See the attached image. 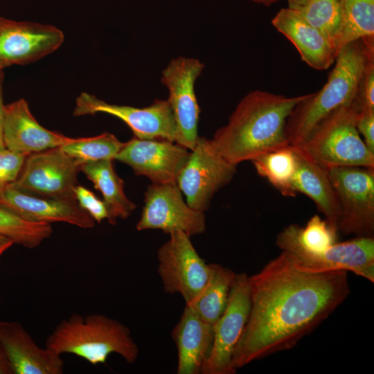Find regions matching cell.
Here are the masks:
<instances>
[{
  "label": "cell",
  "instance_id": "obj_1",
  "mask_svg": "<svg viewBox=\"0 0 374 374\" xmlns=\"http://www.w3.org/2000/svg\"><path fill=\"white\" fill-rule=\"evenodd\" d=\"M249 313L232 357L236 370L294 348L350 292L347 271L303 272L283 251L249 276Z\"/></svg>",
  "mask_w": 374,
  "mask_h": 374
},
{
  "label": "cell",
  "instance_id": "obj_2",
  "mask_svg": "<svg viewBox=\"0 0 374 374\" xmlns=\"http://www.w3.org/2000/svg\"><path fill=\"white\" fill-rule=\"evenodd\" d=\"M307 96L287 97L252 91L240 100L226 125L216 131L211 142L226 160L236 166L288 145L285 132L287 119Z\"/></svg>",
  "mask_w": 374,
  "mask_h": 374
},
{
  "label": "cell",
  "instance_id": "obj_3",
  "mask_svg": "<svg viewBox=\"0 0 374 374\" xmlns=\"http://www.w3.org/2000/svg\"><path fill=\"white\" fill-rule=\"evenodd\" d=\"M372 58L374 37L355 40L339 50L325 84L319 91L308 93L288 116L285 132L290 145L301 144L324 118L355 100L363 73Z\"/></svg>",
  "mask_w": 374,
  "mask_h": 374
},
{
  "label": "cell",
  "instance_id": "obj_4",
  "mask_svg": "<svg viewBox=\"0 0 374 374\" xmlns=\"http://www.w3.org/2000/svg\"><path fill=\"white\" fill-rule=\"evenodd\" d=\"M45 347L62 355L71 354L96 366L116 353L134 363L139 348L129 328L104 314L76 313L62 320L47 337Z\"/></svg>",
  "mask_w": 374,
  "mask_h": 374
},
{
  "label": "cell",
  "instance_id": "obj_5",
  "mask_svg": "<svg viewBox=\"0 0 374 374\" xmlns=\"http://www.w3.org/2000/svg\"><path fill=\"white\" fill-rule=\"evenodd\" d=\"M359 110L355 100L341 106L324 118L301 144L293 147L326 170L336 167L374 168V154L356 128Z\"/></svg>",
  "mask_w": 374,
  "mask_h": 374
},
{
  "label": "cell",
  "instance_id": "obj_6",
  "mask_svg": "<svg viewBox=\"0 0 374 374\" xmlns=\"http://www.w3.org/2000/svg\"><path fill=\"white\" fill-rule=\"evenodd\" d=\"M83 163L61 147L32 153L26 157L16 180L8 185L37 196L76 201L77 176Z\"/></svg>",
  "mask_w": 374,
  "mask_h": 374
},
{
  "label": "cell",
  "instance_id": "obj_7",
  "mask_svg": "<svg viewBox=\"0 0 374 374\" xmlns=\"http://www.w3.org/2000/svg\"><path fill=\"white\" fill-rule=\"evenodd\" d=\"M236 167L218 152L211 139L199 136L178 175L177 184L188 206L204 213L214 194L233 179Z\"/></svg>",
  "mask_w": 374,
  "mask_h": 374
},
{
  "label": "cell",
  "instance_id": "obj_8",
  "mask_svg": "<svg viewBox=\"0 0 374 374\" xmlns=\"http://www.w3.org/2000/svg\"><path fill=\"white\" fill-rule=\"evenodd\" d=\"M327 172L341 207L339 231L374 237V168L336 167Z\"/></svg>",
  "mask_w": 374,
  "mask_h": 374
},
{
  "label": "cell",
  "instance_id": "obj_9",
  "mask_svg": "<svg viewBox=\"0 0 374 374\" xmlns=\"http://www.w3.org/2000/svg\"><path fill=\"white\" fill-rule=\"evenodd\" d=\"M158 250V273L167 294H179L188 304L201 293L213 271L193 247L190 236L181 231L170 233Z\"/></svg>",
  "mask_w": 374,
  "mask_h": 374
},
{
  "label": "cell",
  "instance_id": "obj_10",
  "mask_svg": "<svg viewBox=\"0 0 374 374\" xmlns=\"http://www.w3.org/2000/svg\"><path fill=\"white\" fill-rule=\"evenodd\" d=\"M204 64L198 59L178 57L168 64L161 81L168 91V102L177 127V144L192 150L199 137L197 134L199 107L195 92V83Z\"/></svg>",
  "mask_w": 374,
  "mask_h": 374
},
{
  "label": "cell",
  "instance_id": "obj_11",
  "mask_svg": "<svg viewBox=\"0 0 374 374\" xmlns=\"http://www.w3.org/2000/svg\"><path fill=\"white\" fill-rule=\"evenodd\" d=\"M251 305L249 276L236 274L226 308L213 325L212 348L201 373L234 374L232 357L247 323Z\"/></svg>",
  "mask_w": 374,
  "mask_h": 374
},
{
  "label": "cell",
  "instance_id": "obj_12",
  "mask_svg": "<svg viewBox=\"0 0 374 374\" xmlns=\"http://www.w3.org/2000/svg\"><path fill=\"white\" fill-rule=\"evenodd\" d=\"M105 113L123 121L140 139L176 142L177 127L167 100L157 99L150 106L139 108L107 103L94 95L82 92L76 98L75 116Z\"/></svg>",
  "mask_w": 374,
  "mask_h": 374
},
{
  "label": "cell",
  "instance_id": "obj_13",
  "mask_svg": "<svg viewBox=\"0 0 374 374\" xmlns=\"http://www.w3.org/2000/svg\"><path fill=\"white\" fill-rule=\"evenodd\" d=\"M144 206L136 225L138 231H181L190 237L204 232V213L190 208L177 184H152L145 193Z\"/></svg>",
  "mask_w": 374,
  "mask_h": 374
},
{
  "label": "cell",
  "instance_id": "obj_14",
  "mask_svg": "<svg viewBox=\"0 0 374 374\" xmlns=\"http://www.w3.org/2000/svg\"><path fill=\"white\" fill-rule=\"evenodd\" d=\"M64 39L54 26L0 16V70L34 62L55 51Z\"/></svg>",
  "mask_w": 374,
  "mask_h": 374
},
{
  "label": "cell",
  "instance_id": "obj_15",
  "mask_svg": "<svg viewBox=\"0 0 374 374\" xmlns=\"http://www.w3.org/2000/svg\"><path fill=\"white\" fill-rule=\"evenodd\" d=\"M190 152L175 142L134 137L123 143L115 160L127 164L153 184H177Z\"/></svg>",
  "mask_w": 374,
  "mask_h": 374
},
{
  "label": "cell",
  "instance_id": "obj_16",
  "mask_svg": "<svg viewBox=\"0 0 374 374\" xmlns=\"http://www.w3.org/2000/svg\"><path fill=\"white\" fill-rule=\"evenodd\" d=\"M284 253L292 265L303 272L351 271L374 283V237H355L337 242L317 253Z\"/></svg>",
  "mask_w": 374,
  "mask_h": 374
},
{
  "label": "cell",
  "instance_id": "obj_17",
  "mask_svg": "<svg viewBox=\"0 0 374 374\" xmlns=\"http://www.w3.org/2000/svg\"><path fill=\"white\" fill-rule=\"evenodd\" d=\"M0 208L30 222H65L82 229L95 225L94 220L77 201L37 196L9 185L0 192Z\"/></svg>",
  "mask_w": 374,
  "mask_h": 374
},
{
  "label": "cell",
  "instance_id": "obj_18",
  "mask_svg": "<svg viewBox=\"0 0 374 374\" xmlns=\"http://www.w3.org/2000/svg\"><path fill=\"white\" fill-rule=\"evenodd\" d=\"M0 344L13 374H62V355L39 346L21 323L0 321Z\"/></svg>",
  "mask_w": 374,
  "mask_h": 374
},
{
  "label": "cell",
  "instance_id": "obj_19",
  "mask_svg": "<svg viewBox=\"0 0 374 374\" xmlns=\"http://www.w3.org/2000/svg\"><path fill=\"white\" fill-rule=\"evenodd\" d=\"M3 136L6 149L26 156L61 147L73 139L42 126L24 99L6 105Z\"/></svg>",
  "mask_w": 374,
  "mask_h": 374
},
{
  "label": "cell",
  "instance_id": "obj_20",
  "mask_svg": "<svg viewBox=\"0 0 374 374\" xmlns=\"http://www.w3.org/2000/svg\"><path fill=\"white\" fill-rule=\"evenodd\" d=\"M271 24L292 43L301 60L310 67L325 70L334 64L337 55L334 44L295 10L281 8L272 18Z\"/></svg>",
  "mask_w": 374,
  "mask_h": 374
},
{
  "label": "cell",
  "instance_id": "obj_21",
  "mask_svg": "<svg viewBox=\"0 0 374 374\" xmlns=\"http://www.w3.org/2000/svg\"><path fill=\"white\" fill-rule=\"evenodd\" d=\"M172 338L178 351L177 374L200 373L212 348L213 326L186 305Z\"/></svg>",
  "mask_w": 374,
  "mask_h": 374
},
{
  "label": "cell",
  "instance_id": "obj_22",
  "mask_svg": "<svg viewBox=\"0 0 374 374\" xmlns=\"http://www.w3.org/2000/svg\"><path fill=\"white\" fill-rule=\"evenodd\" d=\"M294 149L298 157L294 179L295 192L311 199L325 220L339 231L341 207L327 170Z\"/></svg>",
  "mask_w": 374,
  "mask_h": 374
},
{
  "label": "cell",
  "instance_id": "obj_23",
  "mask_svg": "<svg viewBox=\"0 0 374 374\" xmlns=\"http://www.w3.org/2000/svg\"><path fill=\"white\" fill-rule=\"evenodd\" d=\"M338 232L325 219L314 215L305 227L290 224L284 228L277 235L276 244L289 253H317L337 242Z\"/></svg>",
  "mask_w": 374,
  "mask_h": 374
},
{
  "label": "cell",
  "instance_id": "obj_24",
  "mask_svg": "<svg viewBox=\"0 0 374 374\" xmlns=\"http://www.w3.org/2000/svg\"><path fill=\"white\" fill-rule=\"evenodd\" d=\"M112 161L101 160L84 163L81 171L101 193L108 211L107 220L114 225L118 219L127 218L136 206L125 195L123 181L115 172Z\"/></svg>",
  "mask_w": 374,
  "mask_h": 374
},
{
  "label": "cell",
  "instance_id": "obj_25",
  "mask_svg": "<svg viewBox=\"0 0 374 374\" xmlns=\"http://www.w3.org/2000/svg\"><path fill=\"white\" fill-rule=\"evenodd\" d=\"M258 174L265 177L283 195L294 197V179L297 169V153L288 145L260 154L251 161Z\"/></svg>",
  "mask_w": 374,
  "mask_h": 374
},
{
  "label": "cell",
  "instance_id": "obj_26",
  "mask_svg": "<svg viewBox=\"0 0 374 374\" xmlns=\"http://www.w3.org/2000/svg\"><path fill=\"white\" fill-rule=\"evenodd\" d=\"M212 274L206 285L197 297L186 305L192 308L204 321L213 326L226 308L236 274L217 264H212Z\"/></svg>",
  "mask_w": 374,
  "mask_h": 374
},
{
  "label": "cell",
  "instance_id": "obj_27",
  "mask_svg": "<svg viewBox=\"0 0 374 374\" xmlns=\"http://www.w3.org/2000/svg\"><path fill=\"white\" fill-rule=\"evenodd\" d=\"M339 1L341 28L337 46V53L343 46L352 42L374 37V0Z\"/></svg>",
  "mask_w": 374,
  "mask_h": 374
},
{
  "label": "cell",
  "instance_id": "obj_28",
  "mask_svg": "<svg viewBox=\"0 0 374 374\" xmlns=\"http://www.w3.org/2000/svg\"><path fill=\"white\" fill-rule=\"evenodd\" d=\"M294 10L306 22L324 34L334 44L337 50L341 28L339 0H306Z\"/></svg>",
  "mask_w": 374,
  "mask_h": 374
},
{
  "label": "cell",
  "instance_id": "obj_29",
  "mask_svg": "<svg viewBox=\"0 0 374 374\" xmlns=\"http://www.w3.org/2000/svg\"><path fill=\"white\" fill-rule=\"evenodd\" d=\"M52 233L51 224L28 221L0 208V235L10 238L14 244L33 249Z\"/></svg>",
  "mask_w": 374,
  "mask_h": 374
},
{
  "label": "cell",
  "instance_id": "obj_30",
  "mask_svg": "<svg viewBox=\"0 0 374 374\" xmlns=\"http://www.w3.org/2000/svg\"><path fill=\"white\" fill-rule=\"evenodd\" d=\"M123 143L114 134L105 132L93 137L73 138L61 148L69 155L87 163L114 160Z\"/></svg>",
  "mask_w": 374,
  "mask_h": 374
},
{
  "label": "cell",
  "instance_id": "obj_31",
  "mask_svg": "<svg viewBox=\"0 0 374 374\" xmlns=\"http://www.w3.org/2000/svg\"><path fill=\"white\" fill-rule=\"evenodd\" d=\"M75 197L78 205L86 211L95 222L100 223L108 218V211L103 200L87 188L77 185Z\"/></svg>",
  "mask_w": 374,
  "mask_h": 374
},
{
  "label": "cell",
  "instance_id": "obj_32",
  "mask_svg": "<svg viewBox=\"0 0 374 374\" xmlns=\"http://www.w3.org/2000/svg\"><path fill=\"white\" fill-rule=\"evenodd\" d=\"M26 157L6 148L0 150V192L16 180Z\"/></svg>",
  "mask_w": 374,
  "mask_h": 374
},
{
  "label": "cell",
  "instance_id": "obj_33",
  "mask_svg": "<svg viewBox=\"0 0 374 374\" xmlns=\"http://www.w3.org/2000/svg\"><path fill=\"white\" fill-rule=\"evenodd\" d=\"M361 109H374V58L365 68L354 100Z\"/></svg>",
  "mask_w": 374,
  "mask_h": 374
},
{
  "label": "cell",
  "instance_id": "obj_34",
  "mask_svg": "<svg viewBox=\"0 0 374 374\" xmlns=\"http://www.w3.org/2000/svg\"><path fill=\"white\" fill-rule=\"evenodd\" d=\"M355 125L364 143L374 154V109L359 110Z\"/></svg>",
  "mask_w": 374,
  "mask_h": 374
},
{
  "label": "cell",
  "instance_id": "obj_35",
  "mask_svg": "<svg viewBox=\"0 0 374 374\" xmlns=\"http://www.w3.org/2000/svg\"><path fill=\"white\" fill-rule=\"evenodd\" d=\"M3 73L2 70H0V150L6 149L3 136V127L5 115L6 105L3 103Z\"/></svg>",
  "mask_w": 374,
  "mask_h": 374
},
{
  "label": "cell",
  "instance_id": "obj_36",
  "mask_svg": "<svg viewBox=\"0 0 374 374\" xmlns=\"http://www.w3.org/2000/svg\"><path fill=\"white\" fill-rule=\"evenodd\" d=\"M0 374H13L9 361L0 344Z\"/></svg>",
  "mask_w": 374,
  "mask_h": 374
},
{
  "label": "cell",
  "instance_id": "obj_37",
  "mask_svg": "<svg viewBox=\"0 0 374 374\" xmlns=\"http://www.w3.org/2000/svg\"><path fill=\"white\" fill-rule=\"evenodd\" d=\"M13 244L14 242L12 241V240L5 235H0V257Z\"/></svg>",
  "mask_w": 374,
  "mask_h": 374
},
{
  "label": "cell",
  "instance_id": "obj_38",
  "mask_svg": "<svg viewBox=\"0 0 374 374\" xmlns=\"http://www.w3.org/2000/svg\"><path fill=\"white\" fill-rule=\"evenodd\" d=\"M306 0H287L288 8L296 9L305 3Z\"/></svg>",
  "mask_w": 374,
  "mask_h": 374
},
{
  "label": "cell",
  "instance_id": "obj_39",
  "mask_svg": "<svg viewBox=\"0 0 374 374\" xmlns=\"http://www.w3.org/2000/svg\"><path fill=\"white\" fill-rule=\"evenodd\" d=\"M247 1L255 3L261 4L265 6L268 7V6H270L271 5L276 3L279 0H247Z\"/></svg>",
  "mask_w": 374,
  "mask_h": 374
}]
</instances>
